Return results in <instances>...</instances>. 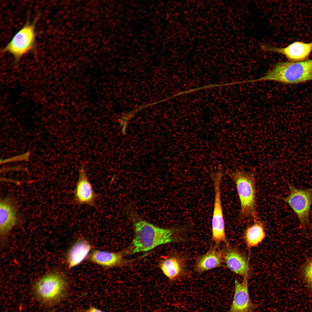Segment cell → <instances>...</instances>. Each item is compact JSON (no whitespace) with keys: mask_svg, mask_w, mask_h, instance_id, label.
I'll list each match as a JSON object with an SVG mask.
<instances>
[{"mask_svg":"<svg viewBox=\"0 0 312 312\" xmlns=\"http://www.w3.org/2000/svg\"><path fill=\"white\" fill-rule=\"evenodd\" d=\"M226 173L236 186L240 205V217L243 219L257 221L259 218L255 173L238 169L229 170Z\"/></svg>","mask_w":312,"mask_h":312,"instance_id":"3","label":"cell"},{"mask_svg":"<svg viewBox=\"0 0 312 312\" xmlns=\"http://www.w3.org/2000/svg\"><path fill=\"white\" fill-rule=\"evenodd\" d=\"M214 192V198L212 219V239L215 245L227 244L225 232L224 221L221 199V186L223 172L220 167L213 170L210 172Z\"/></svg>","mask_w":312,"mask_h":312,"instance_id":"5","label":"cell"},{"mask_svg":"<svg viewBox=\"0 0 312 312\" xmlns=\"http://www.w3.org/2000/svg\"><path fill=\"white\" fill-rule=\"evenodd\" d=\"M289 190L287 196L279 197L287 203L296 215L302 229L306 230L311 227L309 220L312 204V188L302 189L297 188L289 183Z\"/></svg>","mask_w":312,"mask_h":312,"instance_id":"6","label":"cell"},{"mask_svg":"<svg viewBox=\"0 0 312 312\" xmlns=\"http://www.w3.org/2000/svg\"><path fill=\"white\" fill-rule=\"evenodd\" d=\"M261 47L264 51L281 54L291 62H298L305 60L309 56L312 51V42L296 41L285 47L268 45H263Z\"/></svg>","mask_w":312,"mask_h":312,"instance_id":"11","label":"cell"},{"mask_svg":"<svg viewBox=\"0 0 312 312\" xmlns=\"http://www.w3.org/2000/svg\"><path fill=\"white\" fill-rule=\"evenodd\" d=\"M91 249L90 243L85 239H78L75 241L69 248L66 255L68 268H73L81 263L87 258Z\"/></svg>","mask_w":312,"mask_h":312,"instance_id":"16","label":"cell"},{"mask_svg":"<svg viewBox=\"0 0 312 312\" xmlns=\"http://www.w3.org/2000/svg\"><path fill=\"white\" fill-rule=\"evenodd\" d=\"M235 293L229 312H254L256 305L249 296L248 276L243 277L242 282L235 279Z\"/></svg>","mask_w":312,"mask_h":312,"instance_id":"12","label":"cell"},{"mask_svg":"<svg viewBox=\"0 0 312 312\" xmlns=\"http://www.w3.org/2000/svg\"><path fill=\"white\" fill-rule=\"evenodd\" d=\"M273 81L294 84L312 81V59L278 62L256 82Z\"/></svg>","mask_w":312,"mask_h":312,"instance_id":"4","label":"cell"},{"mask_svg":"<svg viewBox=\"0 0 312 312\" xmlns=\"http://www.w3.org/2000/svg\"><path fill=\"white\" fill-rule=\"evenodd\" d=\"M224 263L223 250L219 246L215 245L204 254L198 257L194 265V271L201 274L220 267Z\"/></svg>","mask_w":312,"mask_h":312,"instance_id":"13","label":"cell"},{"mask_svg":"<svg viewBox=\"0 0 312 312\" xmlns=\"http://www.w3.org/2000/svg\"><path fill=\"white\" fill-rule=\"evenodd\" d=\"M302 274L306 283L312 287V258L306 262L303 267Z\"/></svg>","mask_w":312,"mask_h":312,"instance_id":"18","label":"cell"},{"mask_svg":"<svg viewBox=\"0 0 312 312\" xmlns=\"http://www.w3.org/2000/svg\"><path fill=\"white\" fill-rule=\"evenodd\" d=\"M122 252H111L95 249L89 254L87 259L90 262L106 268L122 266L128 262L124 258Z\"/></svg>","mask_w":312,"mask_h":312,"instance_id":"14","label":"cell"},{"mask_svg":"<svg viewBox=\"0 0 312 312\" xmlns=\"http://www.w3.org/2000/svg\"><path fill=\"white\" fill-rule=\"evenodd\" d=\"M74 312H105L95 307L90 305L85 309L78 308L74 310Z\"/></svg>","mask_w":312,"mask_h":312,"instance_id":"19","label":"cell"},{"mask_svg":"<svg viewBox=\"0 0 312 312\" xmlns=\"http://www.w3.org/2000/svg\"><path fill=\"white\" fill-rule=\"evenodd\" d=\"M70 283L67 276L58 270L49 272L34 284L33 293L42 304L52 307L63 302L68 297Z\"/></svg>","mask_w":312,"mask_h":312,"instance_id":"2","label":"cell"},{"mask_svg":"<svg viewBox=\"0 0 312 312\" xmlns=\"http://www.w3.org/2000/svg\"><path fill=\"white\" fill-rule=\"evenodd\" d=\"M74 192L76 204L97 207L96 202L99 195L95 192L83 167L79 169L78 178Z\"/></svg>","mask_w":312,"mask_h":312,"instance_id":"10","label":"cell"},{"mask_svg":"<svg viewBox=\"0 0 312 312\" xmlns=\"http://www.w3.org/2000/svg\"><path fill=\"white\" fill-rule=\"evenodd\" d=\"M265 236L263 224L258 220L246 229L244 233L246 243L249 248L256 246L262 242Z\"/></svg>","mask_w":312,"mask_h":312,"instance_id":"17","label":"cell"},{"mask_svg":"<svg viewBox=\"0 0 312 312\" xmlns=\"http://www.w3.org/2000/svg\"><path fill=\"white\" fill-rule=\"evenodd\" d=\"M226 246L222 249L224 263L234 273L243 277L248 276L249 267L245 257L236 250Z\"/></svg>","mask_w":312,"mask_h":312,"instance_id":"15","label":"cell"},{"mask_svg":"<svg viewBox=\"0 0 312 312\" xmlns=\"http://www.w3.org/2000/svg\"><path fill=\"white\" fill-rule=\"evenodd\" d=\"M17 201L9 195L1 199L0 201V233L4 238L20 221Z\"/></svg>","mask_w":312,"mask_h":312,"instance_id":"8","label":"cell"},{"mask_svg":"<svg viewBox=\"0 0 312 312\" xmlns=\"http://www.w3.org/2000/svg\"><path fill=\"white\" fill-rule=\"evenodd\" d=\"M38 18L37 16L31 23H26L2 51L3 52L11 54L16 64L23 55L34 48L36 36L35 26Z\"/></svg>","mask_w":312,"mask_h":312,"instance_id":"7","label":"cell"},{"mask_svg":"<svg viewBox=\"0 0 312 312\" xmlns=\"http://www.w3.org/2000/svg\"><path fill=\"white\" fill-rule=\"evenodd\" d=\"M125 212L132 223L134 232L132 242L124 251L125 255L146 252L161 245L185 240L187 226L159 227L142 218L130 204L126 206Z\"/></svg>","mask_w":312,"mask_h":312,"instance_id":"1","label":"cell"},{"mask_svg":"<svg viewBox=\"0 0 312 312\" xmlns=\"http://www.w3.org/2000/svg\"><path fill=\"white\" fill-rule=\"evenodd\" d=\"M187 257L183 252H175L162 259L159 266L163 273L172 281L184 277L187 272Z\"/></svg>","mask_w":312,"mask_h":312,"instance_id":"9","label":"cell"}]
</instances>
